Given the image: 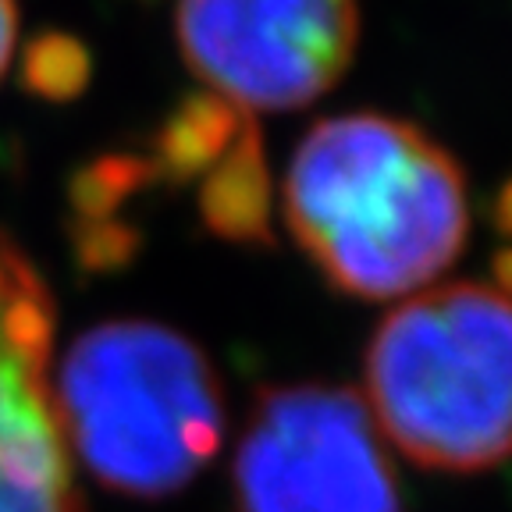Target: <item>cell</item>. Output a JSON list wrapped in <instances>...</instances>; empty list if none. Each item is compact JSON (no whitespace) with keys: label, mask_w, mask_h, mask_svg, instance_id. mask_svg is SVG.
<instances>
[{"label":"cell","mask_w":512,"mask_h":512,"mask_svg":"<svg viewBox=\"0 0 512 512\" xmlns=\"http://www.w3.org/2000/svg\"><path fill=\"white\" fill-rule=\"evenodd\" d=\"M292 239L345 296H413L466 246L470 192L445 146L402 118L356 111L303 136L281 185Z\"/></svg>","instance_id":"6da1fadb"},{"label":"cell","mask_w":512,"mask_h":512,"mask_svg":"<svg viewBox=\"0 0 512 512\" xmlns=\"http://www.w3.org/2000/svg\"><path fill=\"white\" fill-rule=\"evenodd\" d=\"M363 388L381 438L424 470L512 459V292L480 281L413 292L377 324Z\"/></svg>","instance_id":"7a4b0ae2"},{"label":"cell","mask_w":512,"mask_h":512,"mask_svg":"<svg viewBox=\"0 0 512 512\" xmlns=\"http://www.w3.org/2000/svg\"><path fill=\"white\" fill-rule=\"evenodd\" d=\"M54 399L72 459L118 495H175L221 452L214 363L157 320H104L75 338L54 374Z\"/></svg>","instance_id":"3957f363"},{"label":"cell","mask_w":512,"mask_h":512,"mask_svg":"<svg viewBox=\"0 0 512 512\" xmlns=\"http://www.w3.org/2000/svg\"><path fill=\"white\" fill-rule=\"evenodd\" d=\"M235 512H402L388 441L349 388L256 395L232 463Z\"/></svg>","instance_id":"277c9868"},{"label":"cell","mask_w":512,"mask_h":512,"mask_svg":"<svg viewBox=\"0 0 512 512\" xmlns=\"http://www.w3.org/2000/svg\"><path fill=\"white\" fill-rule=\"evenodd\" d=\"M189 72L242 114L299 111L328 93L360 43V0H178Z\"/></svg>","instance_id":"5b68a950"},{"label":"cell","mask_w":512,"mask_h":512,"mask_svg":"<svg viewBox=\"0 0 512 512\" xmlns=\"http://www.w3.org/2000/svg\"><path fill=\"white\" fill-rule=\"evenodd\" d=\"M57 306L0 228V512H82L54 399Z\"/></svg>","instance_id":"8992f818"},{"label":"cell","mask_w":512,"mask_h":512,"mask_svg":"<svg viewBox=\"0 0 512 512\" xmlns=\"http://www.w3.org/2000/svg\"><path fill=\"white\" fill-rule=\"evenodd\" d=\"M200 210L214 232L232 242H267L271 239V189L267 164L260 150V132L249 125L232 146L203 175Z\"/></svg>","instance_id":"52a82bcc"},{"label":"cell","mask_w":512,"mask_h":512,"mask_svg":"<svg viewBox=\"0 0 512 512\" xmlns=\"http://www.w3.org/2000/svg\"><path fill=\"white\" fill-rule=\"evenodd\" d=\"M18 43V4L15 0H0V79L8 72L11 57Z\"/></svg>","instance_id":"ba28073f"},{"label":"cell","mask_w":512,"mask_h":512,"mask_svg":"<svg viewBox=\"0 0 512 512\" xmlns=\"http://www.w3.org/2000/svg\"><path fill=\"white\" fill-rule=\"evenodd\" d=\"M495 217L502 224V232H512V182L502 189V196L495 200Z\"/></svg>","instance_id":"9c48e42d"}]
</instances>
